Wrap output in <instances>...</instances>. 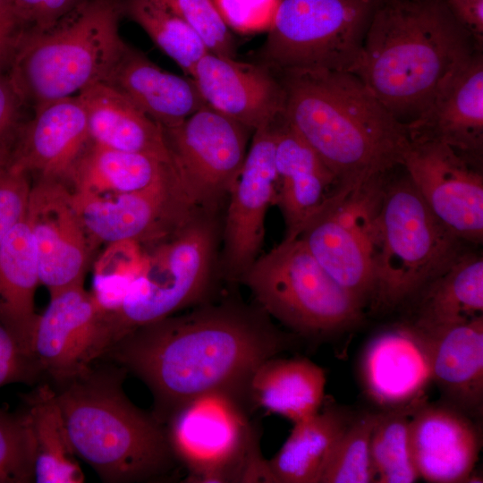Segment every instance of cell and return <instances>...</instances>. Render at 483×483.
I'll return each mask as SVG.
<instances>
[{
    "instance_id": "7bdbcfd3",
    "label": "cell",
    "mask_w": 483,
    "mask_h": 483,
    "mask_svg": "<svg viewBox=\"0 0 483 483\" xmlns=\"http://www.w3.org/2000/svg\"><path fill=\"white\" fill-rule=\"evenodd\" d=\"M24 105L8 74L0 72V161L9 159L22 126L20 117Z\"/></svg>"
},
{
    "instance_id": "f6af8a7d",
    "label": "cell",
    "mask_w": 483,
    "mask_h": 483,
    "mask_svg": "<svg viewBox=\"0 0 483 483\" xmlns=\"http://www.w3.org/2000/svg\"><path fill=\"white\" fill-rule=\"evenodd\" d=\"M20 32L13 14L0 11V72L9 65Z\"/></svg>"
},
{
    "instance_id": "6da1fadb",
    "label": "cell",
    "mask_w": 483,
    "mask_h": 483,
    "mask_svg": "<svg viewBox=\"0 0 483 483\" xmlns=\"http://www.w3.org/2000/svg\"><path fill=\"white\" fill-rule=\"evenodd\" d=\"M292 343L258 305L225 301L199 303L188 313L131 330L102 358L148 386L150 411L164 425L182 404L209 392H227L250 405L254 370Z\"/></svg>"
},
{
    "instance_id": "4dcf8cb0",
    "label": "cell",
    "mask_w": 483,
    "mask_h": 483,
    "mask_svg": "<svg viewBox=\"0 0 483 483\" xmlns=\"http://www.w3.org/2000/svg\"><path fill=\"white\" fill-rule=\"evenodd\" d=\"M173 173L171 164L154 157L115 150L90 141L65 182L73 191L125 193L144 190Z\"/></svg>"
},
{
    "instance_id": "ffe728a7",
    "label": "cell",
    "mask_w": 483,
    "mask_h": 483,
    "mask_svg": "<svg viewBox=\"0 0 483 483\" xmlns=\"http://www.w3.org/2000/svg\"><path fill=\"white\" fill-rule=\"evenodd\" d=\"M410 441L419 478L432 483L467 482L481 447L479 431L467 414L425 400L412 413Z\"/></svg>"
},
{
    "instance_id": "ab89813d",
    "label": "cell",
    "mask_w": 483,
    "mask_h": 483,
    "mask_svg": "<svg viewBox=\"0 0 483 483\" xmlns=\"http://www.w3.org/2000/svg\"><path fill=\"white\" fill-rule=\"evenodd\" d=\"M230 30L242 34L268 31L280 0H213Z\"/></svg>"
},
{
    "instance_id": "7402d4cb",
    "label": "cell",
    "mask_w": 483,
    "mask_h": 483,
    "mask_svg": "<svg viewBox=\"0 0 483 483\" xmlns=\"http://www.w3.org/2000/svg\"><path fill=\"white\" fill-rule=\"evenodd\" d=\"M411 139L443 142L465 157L483 146V59L474 54L439 88L408 125Z\"/></svg>"
},
{
    "instance_id": "e0dca14e",
    "label": "cell",
    "mask_w": 483,
    "mask_h": 483,
    "mask_svg": "<svg viewBox=\"0 0 483 483\" xmlns=\"http://www.w3.org/2000/svg\"><path fill=\"white\" fill-rule=\"evenodd\" d=\"M25 220L36 246L40 284L50 295L83 284L92 250L68 183L38 177L31 184Z\"/></svg>"
},
{
    "instance_id": "d6a6232c",
    "label": "cell",
    "mask_w": 483,
    "mask_h": 483,
    "mask_svg": "<svg viewBox=\"0 0 483 483\" xmlns=\"http://www.w3.org/2000/svg\"><path fill=\"white\" fill-rule=\"evenodd\" d=\"M423 397L377 413L370 453L377 483H412L419 479L413 462L410 424Z\"/></svg>"
},
{
    "instance_id": "4316f807",
    "label": "cell",
    "mask_w": 483,
    "mask_h": 483,
    "mask_svg": "<svg viewBox=\"0 0 483 483\" xmlns=\"http://www.w3.org/2000/svg\"><path fill=\"white\" fill-rule=\"evenodd\" d=\"M326 386L324 369L304 358L262 361L248 386L251 408L283 416L292 423L316 414L321 407Z\"/></svg>"
},
{
    "instance_id": "b9f144b4",
    "label": "cell",
    "mask_w": 483,
    "mask_h": 483,
    "mask_svg": "<svg viewBox=\"0 0 483 483\" xmlns=\"http://www.w3.org/2000/svg\"><path fill=\"white\" fill-rule=\"evenodd\" d=\"M80 4V0H11L21 31L50 27Z\"/></svg>"
},
{
    "instance_id": "2e32d148",
    "label": "cell",
    "mask_w": 483,
    "mask_h": 483,
    "mask_svg": "<svg viewBox=\"0 0 483 483\" xmlns=\"http://www.w3.org/2000/svg\"><path fill=\"white\" fill-rule=\"evenodd\" d=\"M277 118L254 131L240 174L228 195L222 253V270L228 280L240 281L258 258L264 242L266 215L276 198Z\"/></svg>"
},
{
    "instance_id": "f546056e",
    "label": "cell",
    "mask_w": 483,
    "mask_h": 483,
    "mask_svg": "<svg viewBox=\"0 0 483 483\" xmlns=\"http://www.w3.org/2000/svg\"><path fill=\"white\" fill-rule=\"evenodd\" d=\"M21 402L34 443V482H84L52 385H38Z\"/></svg>"
},
{
    "instance_id": "5bb4252c",
    "label": "cell",
    "mask_w": 483,
    "mask_h": 483,
    "mask_svg": "<svg viewBox=\"0 0 483 483\" xmlns=\"http://www.w3.org/2000/svg\"><path fill=\"white\" fill-rule=\"evenodd\" d=\"M72 191L91 250L101 243H157L195 213L174 171L144 190L125 193Z\"/></svg>"
},
{
    "instance_id": "ac0fdd59",
    "label": "cell",
    "mask_w": 483,
    "mask_h": 483,
    "mask_svg": "<svg viewBox=\"0 0 483 483\" xmlns=\"http://www.w3.org/2000/svg\"><path fill=\"white\" fill-rule=\"evenodd\" d=\"M191 78L206 105L251 131L274 122L283 112L282 84L261 64L207 52Z\"/></svg>"
},
{
    "instance_id": "8d00e7d4",
    "label": "cell",
    "mask_w": 483,
    "mask_h": 483,
    "mask_svg": "<svg viewBox=\"0 0 483 483\" xmlns=\"http://www.w3.org/2000/svg\"><path fill=\"white\" fill-rule=\"evenodd\" d=\"M34 443L21 410L0 409V483L34 482Z\"/></svg>"
},
{
    "instance_id": "1f68e13d",
    "label": "cell",
    "mask_w": 483,
    "mask_h": 483,
    "mask_svg": "<svg viewBox=\"0 0 483 483\" xmlns=\"http://www.w3.org/2000/svg\"><path fill=\"white\" fill-rule=\"evenodd\" d=\"M349 420L333 409L293 423L286 441L267 460L274 483H318L328 458Z\"/></svg>"
},
{
    "instance_id": "ee69618b",
    "label": "cell",
    "mask_w": 483,
    "mask_h": 483,
    "mask_svg": "<svg viewBox=\"0 0 483 483\" xmlns=\"http://www.w3.org/2000/svg\"><path fill=\"white\" fill-rule=\"evenodd\" d=\"M463 29L478 41L483 37V0H445Z\"/></svg>"
},
{
    "instance_id": "603a6c76",
    "label": "cell",
    "mask_w": 483,
    "mask_h": 483,
    "mask_svg": "<svg viewBox=\"0 0 483 483\" xmlns=\"http://www.w3.org/2000/svg\"><path fill=\"white\" fill-rule=\"evenodd\" d=\"M275 202L285 237H297L306 224L340 190L341 183L311 147L284 120H276Z\"/></svg>"
},
{
    "instance_id": "484cf974",
    "label": "cell",
    "mask_w": 483,
    "mask_h": 483,
    "mask_svg": "<svg viewBox=\"0 0 483 483\" xmlns=\"http://www.w3.org/2000/svg\"><path fill=\"white\" fill-rule=\"evenodd\" d=\"M78 96L86 111L92 143L148 155L172 165L163 129L119 91L97 82Z\"/></svg>"
},
{
    "instance_id": "7dc6e473",
    "label": "cell",
    "mask_w": 483,
    "mask_h": 483,
    "mask_svg": "<svg viewBox=\"0 0 483 483\" xmlns=\"http://www.w3.org/2000/svg\"><path fill=\"white\" fill-rule=\"evenodd\" d=\"M372 1H374L375 3H378L381 0H372Z\"/></svg>"
},
{
    "instance_id": "9a60e30c",
    "label": "cell",
    "mask_w": 483,
    "mask_h": 483,
    "mask_svg": "<svg viewBox=\"0 0 483 483\" xmlns=\"http://www.w3.org/2000/svg\"><path fill=\"white\" fill-rule=\"evenodd\" d=\"M402 166L434 215L461 241L483 240V177L467 157L433 140L411 139Z\"/></svg>"
},
{
    "instance_id": "d6986e66",
    "label": "cell",
    "mask_w": 483,
    "mask_h": 483,
    "mask_svg": "<svg viewBox=\"0 0 483 483\" xmlns=\"http://www.w3.org/2000/svg\"><path fill=\"white\" fill-rule=\"evenodd\" d=\"M90 142L87 114L78 95L34 108L21 127L9 157L15 170L65 181Z\"/></svg>"
},
{
    "instance_id": "d590c367",
    "label": "cell",
    "mask_w": 483,
    "mask_h": 483,
    "mask_svg": "<svg viewBox=\"0 0 483 483\" xmlns=\"http://www.w3.org/2000/svg\"><path fill=\"white\" fill-rule=\"evenodd\" d=\"M146 251L137 242L107 244L94 267L92 295L109 316L119 309L124 295L141 269Z\"/></svg>"
},
{
    "instance_id": "836d02e7",
    "label": "cell",
    "mask_w": 483,
    "mask_h": 483,
    "mask_svg": "<svg viewBox=\"0 0 483 483\" xmlns=\"http://www.w3.org/2000/svg\"><path fill=\"white\" fill-rule=\"evenodd\" d=\"M123 11L191 77L208 50L195 31L163 0H125Z\"/></svg>"
},
{
    "instance_id": "8992f818",
    "label": "cell",
    "mask_w": 483,
    "mask_h": 483,
    "mask_svg": "<svg viewBox=\"0 0 483 483\" xmlns=\"http://www.w3.org/2000/svg\"><path fill=\"white\" fill-rule=\"evenodd\" d=\"M406 174L385 180L372 224L376 309H393L418 293L464 251Z\"/></svg>"
},
{
    "instance_id": "8fae6325",
    "label": "cell",
    "mask_w": 483,
    "mask_h": 483,
    "mask_svg": "<svg viewBox=\"0 0 483 483\" xmlns=\"http://www.w3.org/2000/svg\"><path fill=\"white\" fill-rule=\"evenodd\" d=\"M386 179L342 185L298 235L328 275L363 307L373 293L372 224Z\"/></svg>"
},
{
    "instance_id": "5b68a950",
    "label": "cell",
    "mask_w": 483,
    "mask_h": 483,
    "mask_svg": "<svg viewBox=\"0 0 483 483\" xmlns=\"http://www.w3.org/2000/svg\"><path fill=\"white\" fill-rule=\"evenodd\" d=\"M122 4L89 0L50 27L21 30L7 73L34 108L102 82L126 44L119 32Z\"/></svg>"
},
{
    "instance_id": "4fadbf2b",
    "label": "cell",
    "mask_w": 483,
    "mask_h": 483,
    "mask_svg": "<svg viewBox=\"0 0 483 483\" xmlns=\"http://www.w3.org/2000/svg\"><path fill=\"white\" fill-rule=\"evenodd\" d=\"M114 340L110 316L79 284L50 295L38 316L30 352L43 377L57 385L87 370Z\"/></svg>"
},
{
    "instance_id": "d4e9b609",
    "label": "cell",
    "mask_w": 483,
    "mask_h": 483,
    "mask_svg": "<svg viewBox=\"0 0 483 483\" xmlns=\"http://www.w3.org/2000/svg\"><path fill=\"white\" fill-rule=\"evenodd\" d=\"M422 335L428 344L432 381L442 394L467 415L481 413L483 317Z\"/></svg>"
},
{
    "instance_id": "f1b7e54d",
    "label": "cell",
    "mask_w": 483,
    "mask_h": 483,
    "mask_svg": "<svg viewBox=\"0 0 483 483\" xmlns=\"http://www.w3.org/2000/svg\"><path fill=\"white\" fill-rule=\"evenodd\" d=\"M39 284L36 246L24 216L0 245V321L30 354Z\"/></svg>"
},
{
    "instance_id": "ba28073f",
    "label": "cell",
    "mask_w": 483,
    "mask_h": 483,
    "mask_svg": "<svg viewBox=\"0 0 483 483\" xmlns=\"http://www.w3.org/2000/svg\"><path fill=\"white\" fill-rule=\"evenodd\" d=\"M240 281L257 304L294 333L321 337L352 327L363 306L322 267L299 237L258 256Z\"/></svg>"
},
{
    "instance_id": "83f0119b",
    "label": "cell",
    "mask_w": 483,
    "mask_h": 483,
    "mask_svg": "<svg viewBox=\"0 0 483 483\" xmlns=\"http://www.w3.org/2000/svg\"><path fill=\"white\" fill-rule=\"evenodd\" d=\"M415 320L410 323L428 335L483 317V259L463 252L418 292Z\"/></svg>"
},
{
    "instance_id": "30bf717a",
    "label": "cell",
    "mask_w": 483,
    "mask_h": 483,
    "mask_svg": "<svg viewBox=\"0 0 483 483\" xmlns=\"http://www.w3.org/2000/svg\"><path fill=\"white\" fill-rule=\"evenodd\" d=\"M377 4L372 0H280L261 48V64L280 72H350Z\"/></svg>"
},
{
    "instance_id": "9c48e42d",
    "label": "cell",
    "mask_w": 483,
    "mask_h": 483,
    "mask_svg": "<svg viewBox=\"0 0 483 483\" xmlns=\"http://www.w3.org/2000/svg\"><path fill=\"white\" fill-rule=\"evenodd\" d=\"M216 242L212 216L199 211L146 252L112 316L114 343L131 330L200 303L212 282Z\"/></svg>"
},
{
    "instance_id": "74e56055",
    "label": "cell",
    "mask_w": 483,
    "mask_h": 483,
    "mask_svg": "<svg viewBox=\"0 0 483 483\" xmlns=\"http://www.w3.org/2000/svg\"><path fill=\"white\" fill-rule=\"evenodd\" d=\"M200 38L208 52L234 57V42L213 0H163Z\"/></svg>"
},
{
    "instance_id": "7c38bea8",
    "label": "cell",
    "mask_w": 483,
    "mask_h": 483,
    "mask_svg": "<svg viewBox=\"0 0 483 483\" xmlns=\"http://www.w3.org/2000/svg\"><path fill=\"white\" fill-rule=\"evenodd\" d=\"M163 131L184 197L193 209L212 213L240 174L251 131L208 105Z\"/></svg>"
},
{
    "instance_id": "277c9868",
    "label": "cell",
    "mask_w": 483,
    "mask_h": 483,
    "mask_svg": "<svg viewBox=\"0 0 483 483\" xmlns=\"http://www.w3.org/2000/svg\"><path fill=\"white\" fill-rule=\"evenodd\" d=\"M98 360L78 376L51 384L76 456L106 483L169 479L178 463L165 426L127 397V371Z\"/></svg>"
},
{
    "instance_id": "52a82bcc",
    "label": "cell",
    "mask_w": 483,
    "mask_h": 483,
    "mask_svg": "<svg viewBox=\"0 0 483 483\" xmlns=\"http://www.w3.org/2000/svg\"><path fill=\"white\" fill-rule=\"evenodd\" d=\"M249 404L209 392L182 404L164 424L170 449L189 482H268L267 460Z\"/></svg>"
},
{
    "instance_id": "f35d334b",
    "label": "cell",
    "mask_w": 483,
    "mask_h": 483,
    "mask_svg": "<svg viewBox=\"0 0 483 483\" xmlns=\"http://www.w3.org/2000/svg\"><path fill=\"white\" fill-rule=\"evenodd\" d=\"M30 189L29 174L13 168L9 159L0 161V245L25 216Z\"/></svg>"
},
{
    "instance_id": "60d3db41",
    "label": "cell",
    "mask_w": 483,
    "mask_h": 483,
    "mask_svg": "<svg viewBox=\"0 0 483 483\" xmlns=\"http://www.w3.org/2000/svg\"><path fill=\"white\" fill-rule=\"evenodd\" d=\"M42 377L37 362L0 321V387L13 383L31 386Z\"/></svg>"
},
{
    "instance_id": "cb8c5ba5",
    "label": "cell",
    "mask_w": 483,
    "mask_h": 483,
    "mask_svg": "<svg viewBox=\"0 0 483 483\" xmlns=\"http://www.w3.org/2000/svg\"><path fill=\"white\" fill-rule=\"evenodd\" d=\"M163 130L179 125L206 105L191 78L167 72L125 46L104 81Z\"/></svg>"
},
{
    "instance_id": "bcb514c9",
    "label": "cell",
    "mask_w": 483,
    "mask_h": 483,
    "mask_svg": "<svg viewBox=\"0 0 483 483\" xmlns=\"http://www.w3.org/2000/svg\"><path fill=\"white\" fill-rule=\"evenodd\" d=\"M0 11L13 13L12 6H11V0H0Z\"/></svg>"
},
{
    "instance_id": "7a4b0ae2",
    "label": "cell",
    "mask_w": 483,
    "mask_h": 483,
    "mask_svg": "<svg viewBox=\"0 0 483 483\" xmlns=\"http://www.w3.org/2000/svg\"><path fill=\"white\" fill-rule=\"evenodd\" d=\"M284 120L342 185L386 176L402 166L411 144L400 122L352 72H283Z\"/></svg>"
},
{
    "instance_id": "e575fe53",
    "label": "cell",
    "mask_w": 483,
    "mask_h": 483,
    "mask_svg": "<svg viewBox=\"0 0 483 483\" xmlns=\"http://www.w3.org/2000/svg\"><path fill=\"white\" fill-rule=\"evenodd\" d=\"M377 413L351 419L339 436L318 483L375 482L370 441Z\"/></svg>"
},
{
    "instance_id": "44dd1931",
    "label": "cell",
    "mask_w": 483,
    "mask_h": 483,
    "mask_svg": "<svg viewBox=\"0 0 483 483\" xmlns=\"http://www.w3.org/2000/svg\"><path fill=\"white\" fill-rule=\"evenodd\" d=\"M361 375L368 395L395 408L422 397L432 381L428 341L411 324L379 333L366 346Z\"/></svg>"
},
{
    "instance_id": "3957f363",
    "label": "cell",
    "mask_w": 483,
    "mask_h": 483,
    "mask_svg": "<svg viewBox=\"0 0 483 483\" xmlns=\"http://www.w3.org/2000/svg\"><path fill=\"white\" fill-rule=\"evenodd\" d=\"M471 41L445 0H381L350 72L408 125L474 55Z\"/></svg>"
}]
</instances>
